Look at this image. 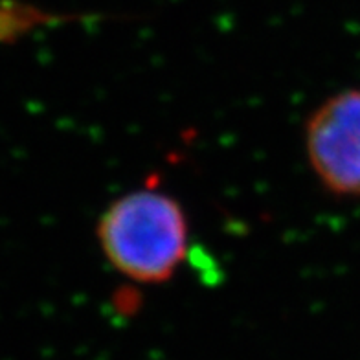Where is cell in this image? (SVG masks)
I'll return each mask as SVG.
<instances>
[{"label": "cell", "mask_w": 360, "mask_h": 360, "mask_svg": "<svg viewBox=\"0 0 360 360\" xmlns=\"http://www.w3.org/2000/svg\"><path fill=\"white\" fill-rule=\"evenodd\" d=\"M101 254L133 283L169 281L184 263L190 219L184 206L160 190H133L103 210L96 224Z\"/></svg>", "instance_id": "6da1fadb"}, {"label": "cell", "mask_w": 360, "mask_h": 360, "mask_svg": "<svg viewBox=\"0 0 360 360\" xmlns=\"http://www.w3.org/2000/svg\"><path fill=\"white\" fill-rule=\"evenodd\" d=\"M309 167L338 199L360 197V89L327 96L304 125Z\"/></svg>", "instance_id": "7a4b0ae2"}]
</instances>
